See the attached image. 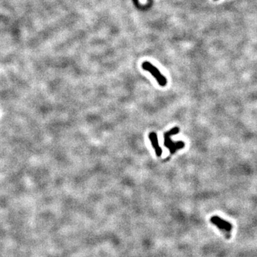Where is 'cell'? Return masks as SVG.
<instances>
[{
    "label": "cell",
    "mask_w": 257,
    "mask_h": 257,
    "mask_svg": "<svg viewBox=\"0 0 257 257\" xmlns=\"http://www.w3.org/2000/svg\"><path fill=\"white\" fill-rule=\"evenodd\" d=\"M179 132V128L177 127H175L174 128L171 129L169 131L165 132L164 134V145L165 147L169 149L171 154H174L176 151L184 148L185 146V143L184 141H174L171 139V137L173 135L177 134Z\"/></svg>",
    "instance_id": "obj_1"
},
{
    "label": "cell",
    "mask_w": 257,
    "mask_h": 257,
    "mask_svg": "<svg viewBox=\"0 0 257 257\" xmlns=\"http://www.w3.org/2000/svg\"><path fill=\"white\" fill-rule=\"evenodd\" d=\"M141 67L144 70L149 71L151 74V75L156 79V80L161 87H165L167 84V79L164 76L162 75V74L160 72V71L155 66L149 62V61H145L141 64Z\"/></svg>",
    "instance_id": "obj_2"
},
{
    "label": "cell",
    "mask_w": 257,
    "mask_h": 257,
    "mask_svg": "<svg viewBox=\"0 0 257 257\" xmlns=\"http://www.w3.org/2000/svg\"><path fill=\"white\" fill-rule=\"evenodd\" d=\"M211 222L215 225L222 232L226 239H230L231 232L232 230V225L218 216H214L211 218Z\"/></svg>",
    "instance_id": "obj_3"
},
{
    "label": "cell",
    "mask_w": 257,
    "mask_h": 257,
    "mask_svg": "<svg viewBox=\"0 0 257 257\" xmlns=\"http://www.w3.org/2000/svg\"><path fill=\"white\" fill-rule=\"evenodd\" d=\"M149 138L150 139L151 145L152 147L154 148L156 152V154L157 157H161V154H162V149L159 146V141H158V137H157V134L155 132H151L149 134Z\"/></svg>",
    "instance_id": "obj_4"
},
{
    "label": "cell",
    "mask_w": 257,
    "mask_h": 257,
    "mask_svg": "<svg viewBox=\"0 0 257 257\" xmlns=\"http://www.w3.org/2000/svg\"><path fill=\"white\" fill-rule=\"evenodd\" d=\"M215 1H216V0H215Z\"/></svg>",
    "instance_id": "obj_5"
}]
</instances>
